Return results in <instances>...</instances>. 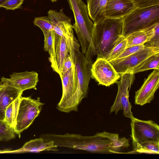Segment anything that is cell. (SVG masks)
Instances as JSON below:
<instances>
[{
  "mask_svg": "<svg viewBox=\"0 0 159 159\" xmlns=\"http://www.w3.org/2000/svg\"><path fill=\"white\" fill-rule=\"evenodd\" d=\"M61 144L65 148L102 154L121 153V148L129 146L128 139L105 131L91 136L66 133L62 137Z\"/></svg>",
  "mask_w": 159,
  "mask_h": 159,
  "instance_id": "1",
  "label": "cell"
},
{
  "mask_svg": "<svg viewBox=\"0 0 159 159\" xmlns=\"http://www.w3.org/2000/svg\"><path fill=\"white\" fill-rule=\"evenodd\" d=\"M94 24L91 44L84 54L90 61L94 55L102 58L108 53L123 36L122 19L105 18Z\"/></svg>",
  "mask_w": 159,
  "mask_h": 159,
  "instance_id": "2",
  "label": "cell"
},
{
  "mask_svg": "<svg viewBox=\"0 0 159 159\" xmlns=\"http://www.w3.org/2000/svg\"><path fill=\"white\" fill-rule=\"evenodd\" d=\"M75 20L73 29L76 33L82 52L85 54L91 44L94 24L89 19L87 6L82 0H67Z\"/></svg>",
  "mask_w": 159,
  "mask_h": 159,
  "instance_id": "3",
  "label": "cell"
},
{
  "mask_svg": "<svg viewBox=\"0 0 159 159\" xmlns=\"http://www.w3.org/2000/svg\"><path fill=\"white\" fill-rule=\"evenodd\" d=\"M123 36L145 29L159 22V5L145 7H136L122 18Z\"/></svg>",
  "mask_w": 159,
  "mask_h": 159,
  "instance_id": "4",
  "label": "cell"
},
{
  "mask_svg": "<svg viewBox=\"0 0 159 159\" xmlns=\"http://www.w3.org/2000/svg\"><path fill=\"white\" fill-rule=\"evenodd\" d=\"M44 104L39 97L34 99L30 97H21L13 129L19 137L21 133L30 127L39 115Z\"/></svg>",
  "mask_w": 159,
  "mask_h": 159,
  "instance_id": "5",
  "label": "cell"
},
{
  "mask_svg": "<svg viewBox=\"0 0 159 159\" xmlns=\"http://www.w3.org/2000/svg\"><path fill=\"white\" fill-rule=\"evenodd\" d=\"M59 75L62 82V93L57 108L60 111L65 113L77 111L78 106L76 103L75 95L78 80L75 66Z\"/></svg>",
  "mask_w": 159,
  "mask_h": 159,
  "instance_id": "6",
  "label": "cell"
},
{
  "mask_svg": "<svg viewBox=\"0 0 159 159\" xmlns=\"http://www.w3.org/2000/svg\"><path fill=\"white\" fill-rule=\"evenodd\" d=\"M121 76L120 80L117 82V93L111 107L110 113L115 112L116 115L119 111L122 110L123 115L131 119L134 117L131 111L132 106L129 100V93L134 79V74L129 72Z\"/></svg>",
  "mask_w": 159,
  "mask_h": 159,
  "instance_id": "7",
  "label": "cell"
},
{
  "mask_svg": "<svg viewBox=\"0 0 159 159\" xmlns=\"http://www.w3.org/2000/svg\"><path fill=\"white\" fill-rule=\"evenodd\" d=\"M131 120V137L133 149L145 142H159V126L155 122L151 120H143L134 117Z\"/></svg>",
  "mask_w": 159,
  "mask_h": 159,
  "instance_id": "8",
  "label": "cell"
},
{
  "mask_svg": "<svg viewBox=\"0 0 159 159\" xmlns=\"http://www.w3.org/2000/svg\"><path fill=\"white\" fill-rule=\"evenodd\" d=\"M92 62L89 61L80 50L76 52L75 66L76 71L78 85L75 98L78 106L82 99L87 97L89 84L91 78Z\"/></svg>",
  "mask_w": 159,
  "mask_h": 159,
  "instance_id": "9",
  "label": "cell"
},
{
  "mask_svg": "<svg viewBox=\"0 0 159 159\" xmlns=\"http://www.w3.org/2000/svg\"><path fill=\"white\" fill-rule=\"evenodd\" d=\"M159 53V48L145 47L143 49L129 56L109 61L120 75L130 72L151 56Z\"/></svg>",
  "mask_w": 159,
  "mask_h": 159,
  "instance_id": "10",
  "label": "cell"
},
{
  "mask_svg": "<svg viewBox=\"0 0 159 159\" xmlns=\"http://www.w3.org/2000/svg\"><path fill=\"white\" fill-rule=\"evenodd\" d=\"M76 39L75 37L68 39L54 33L53 55L49 60L53 70L59 75L61 73L65 60L69 54L70 46Z\"/></svg>",
  "mask_w": 159,
  "mask_h": 159,
  "instance_id": "11",
  "label": "cell"
},
{
  "mask_svg": "<svg viewBox=\"0 0 159 159\" xmlns=\"http://www.w3.org/2000/svg\"><path fill=\"white\" fill-rule=\"evenodd\" d=\"M91 72L93 79L106 86L112 84L120 77L110 62L102 58H97L92 64Z\"/></svg>",
  "mask_w": 159,
  "mask_h": 159,
  "instance_id": "12",
  "label": "cell"
},
{
  "mask_svg": "<svg viewBox=\"0 0 159 159\" xmlns=\"http://www.w3.org/2000/svg\"><path fill=\"white\" fill-rule=\"evenodd\" d=\"M159 86V69L154 70L148 75L139 89L135 93L134 103L142 106L154 99Z\"/></svg>",
  "mask_w": 159,
  "mask_h": 159,
  "instance_id": "13",
  "label": "cell"
},
{
  "mask_svg": "<svg viewBox=\"0 0 159 159\" xmlns=\"http://www.w3.org/2000/svg\"><path fill=\"white\" fill-rule=\"evenodd\" d=\"M48 14V18L53 24V31L55 34L68 39L75 37L71 18L62 11L58 12L50 10Z\"/></svg>",
  "mask_w": 159,
  "mask_h": 159,
  "instance_id": "14",
  "label": "cell"
},
{
  "mask_svg": "<svg viewBox=\"0 0 159 159\" xmlns=\"http://www.w3.org/2000/svg\"><path fill=\"white\" fill-rule=\"evenodd\" d=\"M10 78H6L11 86L23 92L29 89H37L36 86L39 82L38 74L35 71H28L13 73Z\"/></svg>",
  "mask_w": 159,
  "mask_h": 159,
  "instance_id": "15",
  "label": "cell"
},
{
  "mask_svg": "<svg viewBox=\"0 0 159 159\" xmlns=\"http://www.w3.org/2000/svg\"><path fill=\"white\" fill-rule=\"evenodd\" d=\"M136 7L133 0H107L105 17L110 19H122Z\"/></svg>",
  "mask_w": 159,
  "mask_h": 159,
  "instance_id": "16",
  "label": "cell"
},
{
  "mask_svg": "<svg viewBox=\"0 0 159 159\" xmlns=\"http://www.w3.org/2000/svg\"><path fill=\"white\" fill-rule=\"evenodd\" d=\"M10 85L4 77L0 82V120L4 121L6 110L13 101L22 96L23 93Z\"/></svg>",
  "mask_w": 159,
  "mask_h": 159,
  "instance_id": "17",
  "label": "cell"
},
{
  "mask_svg": "<svg viewBox=\"0 0 159 159\" xmlns=\"http://www.w3.org/2000/svg\"><path fill=\"white\" fill-rule=\"evenodd\" d=\"M57 146L53 140L47 141L41 137L25 143L17 152H39L44 151H56Z\"/></svg>",
  "mask_w": 159,
  "mask_h": 159,
  "instance_id": "18",
  "label": "cell"
},
{
  "mask_svg": "<svg viewBox=\"0 0 159 159\" xmlns=\"http://www.w3.org/2000/svg\"><path fill=\"white\" fill-rule=\"evenodd\" d=\"M107 0H87V7L89 17L93 23L105 17V11Z\"/></svg>",
  "mask_w": 159,
  "mask_h": 159,
  "instance_id": "19",
  "label": "cell"
},
{
  "mask_svg": "<svg viewBox=\"0 0 159 159\" xmlns=\"http://www.w3.org/2000/svg\"><path fill=\"white\" fill-rule=\"evenodd\" d=\"M157 23L143 30L131 33L125 37L127 40L126 48L144 44L148 41L153 34Z\"/></svg>",
  "mask_w": 159,
  "mask_h": 159,
  "instance_id": "20",
  "label": "cell"
},
{
  "mask_svg": "<svg viewBox=\"0 0 159 159\" xmlns=\"http://www.w3.org/2000/svg\"><path fill=\"white\" fill-rule=\"evenodd\" d=\"M127 43L126 37L123 36H121L118 39L112 49L102 58L109 61L116 59L126 48Z\"/></svg>",
  "mask_w": 159,
  "mask_h": 159,
  "instance_id": "21",
  "label": "cell"
},
{
  "mask_svg": "<svg viewBox=\"0 0 159 159\" xmlns=\"http://www.w3.org/2000/svg\"><path fill=\"white\" fill-rule=\"evenodd\" d=\"M152 69H159V53L148 57L130 72L135 74Z\"/></svg>",
  "mask_w": 159,
  "mask_h": 159,
  "instance_id": "22",
  "label": "cell"
},
{
  "mask_svg": "<svg viewBox=\"0 0 159 159\" xmlns=\"http://www.w3.org/2000/svg\"><path fill=\"white\" fill-rule=\"evenodd\" d=\"M21 96L11 102L7 108L5 112L4 121L13 129L15 125L17 113Z\"/></svg>",
  "mask_w": 159,
  "mask_h": 159,
  "instance_id": "23",
  "label": "cell"
},
{
  "mask_svg": "<svg viewBox=\"0 0 159 159\" xmlns=\"http://www.w3.org/2000/svg\"><path fill=\"white\" fill-rule=\"evenodd\" d=\"M159 154V142L147 141L137 145L133 150L125 153Z\"/></svg>",
  "mask_w": 159,
  "mask_h": 159,
  "instance_id": "24",
  "label": "cell"
},
{
  "mask_svg": "<svg viewBox=\"0 0 159 159\" xmlns=\"http://www.w3.org/2000/svg\"><path fill=\"white\" fill-rule=\"evenodd\" d=\"M34 25L39 27L45 35L52 30H53V26L48 16L35 18L33 21Z\"/></svg>",
  "mask_w": 159,
  "mask_h": 159,
  "instance_id": "25",
  "label": "cell"
},
{
  "mask_svg": "<svg viewBox=\"0 0 159 159\" xmlns=\"http://www.w3.org/2000/svg\"><path fill=\"white\" fill-rule=\"evenodd\" d=\"M13 129L4 121L0 120V141H6L15 138Z\"/></svg>",
  "mask_w": 159,
  "mask_h": 159,
  "instance_id": "26",
  "label": "cell"
},
{
  "mask_svg": "<svg viewBox=\"0 0 159 159\" xmlns=\"http://www.w3.org/2000/svg\"><path fill=\"white\" fill-rule=\"evenodd\" d=\"M54 33L53 30L49 31L47 34L44 35V50L47 52L49 55V59H51L53 55V48Z\"/></svg>",
  "mask_w": 159,
  "mask_h": 159,
  "instance_id": "27",
  "label": "cell"
},
{
  "mask_svg": "<svg viewBox=\"0 0 159 159\" xmlns=\"http://www.w3.org/2000/svg\"><path fill=\"white\" fill-rule=\"evenodd\" d=\"M145 47H153L159 48V22L155 26L153 34L148 42L144 44Z\"/></svg>",
  "mask_w": 159,
  "mask_h": 159,
  "instance_id": "28",
  "label": "cell"
},
{
  "mask_svg": "<svg viewBox=\"0 0 159 159\" xmlns=\"http://www.w3.org/2000/svg\"><path fill=\"white\" fill-rule=\"evenodd\" d=\"M24 1V0H7L1 6V7L11 10L22 9L21 5Z\"/></svg>",
  "mask_w": 159,
  "mask_h": 159,
  "instance_id": "29",
  "label": "cell"
},
{
  "mask_svg": "<svg viewBox=\"0 0 159 159\" xmlns=\"http://www.w3.org/2000/svg\"><path fill=\"white\" fill-rule=\"evenodd\" d=\"M144 47L145 46L144 44H141L126 48L123 53L119 56L116 59L123 58L129 56L143 49Z\"/></svg>",
  "mask_w": 159,
  "mask_h": 159,
  "instance_id": "30",
  "label": "cell"
},
{
  "mask_svg": "<svg viewBox=\"0 0 159 159\" xmlns=\"http://www.w3.org/2000/svg\"><path fill=\"white\" fill-rule=\"evenodd\" d=\"M138 7H145L159 5V0H133Z\"/></svg>",
  "mask_w": 159,
  "mask_h": 159,
  "instance_id": "31",
  "label": "cell"
},
{
  "mask_svg": "<svg viewBox=\"0 0 159 159\" xmlns=\"http://www.w3.org/2000/svg\"><path fill=\"white\" fill-rule=\"evenodd\" d=\"M74 66L75 65L73 63L70 56L69 54L65 60L61 74L65 73Z\"/></svg>",
  "mask_w": 159,
  "mask_h": 159,
  "instance_id": "32",
  "label": "cell"
},
{
  "mask_svg": "<svg viewBox=\"0 0 159 159\" xmlns=\"http://www.w3.org/2000/svg\"><path fill=\"white\" fill-rule=\"evenodd\" d=\"M7 0H0V8L1 7V6Z\"/></svg>",
  "mask_w": 159,
  "mask_h": 159,
  "instance_id": "33",
  "label": "cell"
},
{
  "mask_svg": "<svg viewBox=\"0 0 159 159\" xmlns=\"http://www.w3.org/2000/svg\"><path fill=\"white\" fill-rule=\"evenodd\" d=\"M8 152V150H0V153H2L5 152Z\"/></svg>",
  "mask_w": 159,
  "mask_h": 159,
  "instance_id": "34",
  "label": "cell"
},
{
  "mask_svg": "<svg viewBox=\"0 0 159 159\" xmlns=\"http://www.w3.org/2000/svg\"><path fill=\"white\" fill-rule=\"evenodd\" d=\"M52 2H56L58 0H50Z\"/></svg>",
  "mask_w": 159,
  "mask_h": 159,
  "instance_id": "35",
  "label": "cell"
}]
</instances>
